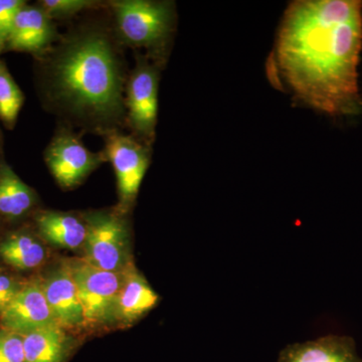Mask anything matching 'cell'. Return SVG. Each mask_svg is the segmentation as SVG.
I'll use <instances>...</instances> for the list:
<instances>
[{
    "label": "cell",
    "instance_id": "9a60e30c",
    "mask_svg": "<svg viewBox=\"0 0 362 362\" xmlns=\"http://www.w3.org/2000/svg\"><path fill=\"white\" fill-rule=\"evenodd\" d=\"M37 223L40 235L54 246L70 250L84 247L87 225L73 214L44 211L37 216Z\"/></svg>",
    "mask_w": 362,
    "mask_h": 362
},
{
    "label": "cell",
    "instance_id": "30bf717a",
    "mask_svg": "<svg viewBox=\"0 0 362 362\" xmlns=\"http://www.w3.org/2000/svg\"><path fill=\"white\" fill-rule=\"evenodd\" d=\"M40 285L59 327L76 328L84 325V310L78 299L77 288L65 264L52 272Z\"/></svg>",
    "mask_w": 362,
    "mask_h": 362
},
{
    "label": "cell",
    "instance_id": "5bb4252c",
    "mask_svg": "<svg viewBox=\"0 0 362 362\" xmlns=\"http://www.w3.org/2000/svg\"><path fill=\"white\" fill-rule=\"evenodd\" d=\"M23 337L25 362H66L71 341L59 326L33 331Z\"/></svg>",
    "mask_w": 362,
    "mask_h": 362
},
{
    "label": "cell",
    "instance_id": "e0dca14e",
    "mask_svg": "<svg viewBox=\"0 0 362 362\" xmlns=\"http://www.w3.org/2000/svg\"><path fill=\"white\" fill-rule=\"evenodd\" d=\"M35 197L32 188L7 165L0 168V214L20 218L32 209Z\"/></svg>",
    "mask_w": 362,
    "mask_h": 362
},
{
    "label": "cell",
    "instance_id": "d6986e66",
    "mask_svg": "<svg viewBox=\"0 0 362 362\" xmlns=\"http://www.w3.org/2000/svg\"><path fill=\"white\" fill-rule=\"evenodd\" d=\"M0 362H25L23 335L0 330Z\"/></svg>",
    "mask_w": 362,
    "mask_h": 362
},
{
    "label": "cell",
    "instance_id": "44dd1931",
    "mask_svg": "<svg viewBox=\"0 0 362 362\" xmlns=\"http://www.w3.org/2000/svg\"><path fill=\"white\" fill-rule=\"evenodd\" d=\"M25 6L21 0H0V52L6 47L16 14Z\"/></svg>",
    "mask_w": 362,
    "mask_h": 362
},
{
    "label": "cell",
    "instance_id": "277c9868",
    "mask_svg": "<svg viewBox=\"0 0 362 362\" xmlns=\"http://www.w3.org/2000/svg\"><path fill=\"white\" fill-rule=\"evenodd\" d=\"M78 299L84 310L86 322H112L117 297L125 280V272L116 273L90 265L84 259L66 262Z\"/></svg>",
    "mask_w": 362,
    "mask_h": 362
},
{
    "label": "cell",
    "instance_id": "7402d4cb",
    "mask_svg": "<svg viewBox=\"0 0 362 362\" xmlns=\"http://www.w3.org/2000/svg\"><path fill=\"white\" fill-rule=\"evenodd\" d=\"M23 287V285L16 279L0 273V315L11 304Z\"/></svg>",
    "mask_w": 362,
    "mask_h": 362
},
{
    "label": "cell",
    "instance_id": "8992f818",
    "mask_svg": "<svg viewBox=\"0 0 362 362\" xmlns=\"http://www.w3.org/2000/svg\"><path fill=\"white\" fill-rule=\"evenodd\" d=\"M2 329L21 335L59 326L52 316L40 281L23 285L11 304L0 315Z\"/></svg>",
    "mask_w": 362,
    "mask_h": 362
},
{
    "label": "cell",
    "instance_id": "ba28073f",
    "mask_svg": "<svg viewBox=\"0 0 362 362\" xmlns=\"http://www.w3.org/2000/svg\"><path fill=\"white\" fill-rule=\"evenodd\" d=\"M45 160L59 185L71 187L97 168L100 157L86 148L74 136L61 134L47 148Z\"/></svg>",
    "mask_w": 362,
    "mask_h": 362
},
{
    "label": "cell",
    "instance_id": "ac0fdd59",
    "mask_svg": "<svg viewBox=\"0 0 362 362\" xmlns=\"http://www.w3.org/2000/svg\"><path fill=\"white\" fill-rule=\"evenodd\" d=\"M23 95L14 82L6 66L0 62V118L6 124H13L23 104Z\"/></svg>",
    "mask_w": 362,
    "mask_h": 362
},
{
    "label": "cell",
    "instance_id": "3957f363",
    "mask_svg": "<svg viewBox=\"0 0 362 362\" xmlns=\"http://www.w3.org/2000/svg\"><path fill=\"white\" fill-rule=\"evenodd\" d=\"M113 8L119 32L130 45L157 47L168 40L175 23L169 2L122 0L113 2Z\"/></svg>",
    "mask_w": 362,
    "mask_h": 362
},
{
    "label": "cell",
    "instance_id": "4fadbf2b",
    "mask_svg": "<svg viewBox=\"0 0 362 362\" xmlns=\"http://www.w3.org/2000/svg\"><path fill=\"white\" fill-rule=\"evenodd\" d=\"M158 301V294L131 264L125 272V280L117 297L112 321L133 322L154 308Z\"/></svg>",
    "mask_w": 362,
    "mask_h": 362
},
{
    "label": "cell",
    "instance_id": "8fae6325",
    "mask_svg": "<svg viewBox=\"0 0 362 362\" xmlns=\"http://www.w3.org/2000/svg\"><path fill=\"white\" fill-rule=\"evenodd\" d=\"M277 362H362L354 338L330 334L303 343L289 344Z\"/></svg>",
    "mask_w": 362,
    "mask_h": 362
},
{
    "label": "cell",
    "instance_id": "ffe728a7",
    "mask_svg": "<svg viewBox=\"0 0 362 362\" xmlns=\"http://www.w3.org/2000/svg\"><path fill=\"white\" fill-rule=\"evenodd\" d=\"M89 0H44L40 7L49 18H66L92 6Z\"/></svg>",
    "mask_w": 362,
    "mask_h": 362
},
{
    "label": "cell",
    "instance_id": "9c48e42d",
    "mask_svg": "<svg viewBox=\"0 0 362 362\" xmlns=\"http://www.w3.org/2000/svg\"><path fill=\"white\" fill-rule=\"evenodd\" d=\"M158 77L146 62L137 66L128 85L127 105L133 126L142 134L152 135L158 108Z\"/></svg>",
    "mask_w": 362,
    "mask_h": 362
},
{
    "label": "cell",
    "instance_id": "7a4b0ae2",
    "mask_svg": "<svg viewBox=\"0 0 362 362\" xmlns=\"http://www.w3.org/2000/svg\"><path fill=\"white\" fill-rule=\"evenodd\" d=\"M57 95L74 111L113 119L123 111L122 76L109 40L97 33L76 37L54 59Z\"/></svg>",
    "mask_w": 362,
    "mask_h": 362
},
{
    "label": "cell",
    "instance_id": "6da1fadb",
    "mask_svg": "<svg viewBox=\"0 0 362 362\" xmlns=\"http://www.w3.org/2000/svg\"><path fill=\"white\" fill-rule=\"evenodd\" d=\"M361 0H297L286 9L274 49L279 82L331 117L362 113Z\"/></svg>",
    "mask_w": 362,
    "mask_h": 362
},
{
    "label": "cell",
    "instance_id": "5b68a950",
    "mask_svg": "<svg viewBox=\"0 0 362 362\" xmlns=\"http://www.w3.org/2000/svg\"><path fill=\"white\" fill-rule=\"evenodd\" d=\"M84 259L101 270L122 273L131 265L125 223L113 214H90L87 220Z\"/></svg>",
    "mask_w": 362,
    "mask_h": 362
},
{
    "label": "cell",
    "instance_id": "2e32d148",
    "mask_svg": "<svg viewBox=\"0 0 362 362\" xmlns=\"http://www.w3.org/2000/svg\"><path fill=\"white\" fill-rule=\"evenodd\" d=\"M44 246L28 233H14L0 243V258L18 270H32L44 263Z\"/></svg>",
    "mask_w": 362,
    "mask_h": 362
},
{
    "label": "cell",
    "instance_id": "7c38bea8",
    "mask_svg": "<svg viewBox=\"0 0 362 362\" xmlns=\"http://www.w3.org/2000/svg\"><path fill=\"white\" fill-rule=\"evenodd\" d=\"M54 37L51 18L42 7L23 6L14 18L6 47L13 51L37 52Z\"/></svg>",
    "mask_w": 362,
    "mask_h": 362
},
{
    "label": "cell",
    "instance_id": "52a82bcc",
    "mask_svg": "<svg viewBox=\"0 0 362 362\" xmlns=\"http://www.w3.org/2000/svg\"><path fill=\"white\" fill-rule=\"evenodd\" d=\"M107 152L115 169L121 199L129 202L137 194L148 168V153L132 138L118 133L109 135Z\"/></svg>",
    "mask_w": 362,
    "mask_h": 362
}]
</instances>
